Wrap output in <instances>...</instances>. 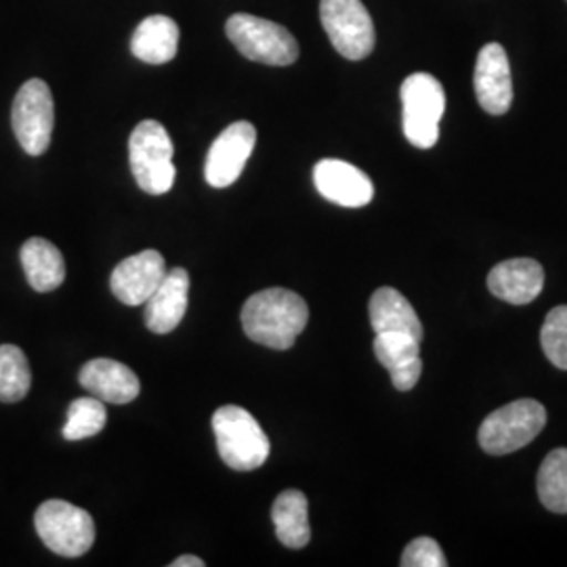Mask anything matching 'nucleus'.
I'll list each match as a JSON object with an SVG mask.
<instances>
[{
	"instance_id": "nucleus-6",
	"label": "nucleus",
	"mask_w": 567,
	"mask_h": 567,
	"mask_svg": "<svg viewBox=\"0 0 567 567\" xmlns=\"http://www.w3.org/2000/svg\"><path fill=\"white\" fill-rule=\"evenodd\" d=\"M225 32L246 60L265 65H290L299 60V42L276 21L236 13L225 23Z\"/></svg>"
},
{
	"instance_id": "nucleus-17",
	"label": "nucleus",
	"mask_w": 567,
	"mask_h": 567,
	"mask_svg": "<svg viewBox=\"0 0 567 567\" xmlns=\"http://www.w3.org/2000/svg\"><path fill=\"white\" fill-rule=\"evenodd\" d=\"M377 360L391 374V383L398 391L414 389L421 372V341L404 332H379L374 339Z\"/></svg>"
},
{
	"instance_id": "nucleus-20",
	"label": "nucleus",
	"mask_w": 567,
	"mask_h": 567,
	"mask_svg": "<svg viewBox=\"0 0 567 567\" xmlns=\"http://www.w3.org/2000/svg\"><path fill=\"white\" fill-rule=\"evenodd\" d=\"M21 265L25 278L37 292L58 290L65 280L63 255L55 244L44 238H30L21 246Z\"/></svg>"
},
{
	"instance_id": "nucleus-5",
	"label": "nucleus",
	"mask_w": 567,
	"mask_h": 567,
	"mask_svg": "<svg viewBox=\"0 0 567 567\" xmlns=\"http://www.w3.org/2000/svg\"><path fill=\"white\" fill-rule=\"evenodd\" d=\"M547 425V410L536 400H517L494 410L480 426V446L492 456L522 450Z\"/></svg>"
},
{
	"instance_id": "nucleus-3",
	"label": "nucleus",
	"mask_w": 567,
	"mask_h": 567,
	"mask_svg": "<svg viewBox=\"0 0 567 567\" xmlns=\"http://www.w3.org/2000/svg\"><path fill=\"white\" fill-rule=\"evenodd\" d=\"M175 145L158 121H143L128 142V163L137 185L145 194L163 196L171 192L177 168L173 164Z\"/></svg>"
},
{
	"instance_id": "nucleus-8",
	"label": "nucleus",
	"mask_w": 567,
	"mask_h": 567,
	"mask_svg": "<svg viewBox=\"0 0 567 567\" xmlns=\"http://www.w3.org/2000/svg\"><path fill=\"white\" fill-rule=\"evenodd\" d=\"M11 124L25 154L42 156L49 150L55 126V103L47 82L32 79L21 84L11 110Z\"/></svg>"
},
{
	"instance_id": "nucleus-1",
	"label": "nucleus",
	"mask_w": 567,
	"mask_h": 567,
	"mask_svg": "<svg viewBox=\"0 0 567 567\" xmlns=\"http://www.w3.org/2000/svg\"><path fill=\"white\" fill-rule=\"evenodd\" d=\"M309 322L303 297L286 288H267L252 295L243 307L246 337L269 349H290Z\"/></svg>"
},
{
	"instance_id": "nucleus-7",
	"label": "nucleus",
	"mask_w": 567,
	"mask_h": 567,
	"mask_svg": "<svg viewBox=\"0 0 567 567\" xmlns=\"http://www.w3.org/2000/svg\"><path fill=\"white\" fill-rule=\"evenodd\" d=\"M34 526L42 543L61 557H81L95 543V522L84 508L65 501L42 503Z\"/></svg>"
},
{
	"instance_id": "nucleus-25",
	"label": "nucleus",
	"mask_w": 567,
	"mask_h": 567,
	"mask_svg": "<svg viewBox=\"0 0 567 567\" xmlns=\"http://www.w3.org/2000/svg\"><path fill=\"white\" fill-rule=\"evenodd\" d=\"M540 343L550 364L567 370V305H559L548 311L540 330Z\"/></svg>"
},
{
	"instance_id": "nucleus-26",
	"label": "nucleus",
	"mask_w": 567,
	"mask_h": 567,
	"mask_svg": "<svg viewBox=\"0 0 567 567\" xmlns=\"http://www.w3.org/2000/svg\"><path fill=\"white\" fill-rule=\"evenodd\" d=\"M404 567H446V555L433 538H416L405 547L402 561Z\"/></svg>"
},
{
	"instance_id": "nucleus-14",
	"label": "nucleus",
	"mask_w": 567,
	"mask_h": 567,
	"mask_svg": "<svg viewBox=\"0 0 567 567\" xmlns=\"http://www.w3.org/2000/svg\"><path fill=\"white\" fill-rule=\"evenodd\" d=\"M79 379H81V385L93 398L102 400L105 404H131L142 391L137 374L128 365L110 358L86 362L82 365Z\"/></svg>"
},
{
	"instance_id": "nucleus-9",
	"label": "nucleus",
	"mask_w": 567,
	"mask_h": 567,
	"mask_svg": "<svg viewBox=\"0 0 567 567\" xmlns=\"http://www.w3.org/2000/svg\"><path fill=\"white\" fill-rule=\"evenodd\" d=\"M320 20L344 60H365L374 51L377 32L362 0H322Z\"/></svg>"
},
{
	"instance_id": "nucleus-11",
	"label": "nucleus",
	"mask_w": 567,
	"mask_h": 567,
	"mask_svg": "<svg viewBox=\"0 0 567 567\" xmlns=\"http://www.w3.org/2000/svg\"><path fill=\"white\" fill-rule=\"evenodd\" d=\"M475 95L477 102L492 116L507 114L513 103V79L507 51L498 42L486 44L475 63Z\"/></svg>"
},
{
	"instance_id": "nucleus-22",
	"label": "nucleus",
	"mask_w": 567,
	"mask_h": 567,
	"mask_svg": "<svg viewBox=\"0 0 567 567\" xmlns=\"http://www.w3.org/2000/svg\"><path fill=\"white\" fill-rule=\"evenodd\" d=\"M30 385L32 374L25 353L18 344H0V402H20L28 395Z\"/></svg>"
},
{
	"instance_id": "nucleus-24",
	"label": "nucleus",
	"mask_w": 567,
	"mask_h": 567,
	"mask_svg": "<svg viewBox=\"0 0 567 567\" xmlns=\"http://www.w3.org/2000/svg\"><path fill=\"white\" fill-rule=\"evenodd\" d=\"M107 423V410L97 398H79L68 408V421L63 425V440L81 442L93 437Z\"/></svg>"
},
{
	"instance_id": "nucleus-10",
	"label": "nucleus",
	"mask_w": 567,
	"mask_h": 567,
	"mask_svg": "<svg viewBox=\"0 0 567 567\" xmlns=\"http://www.w3.org/2000/svg\"><path fill=\"white\" fill-rule=\"evenodd\" d=\"M257 143V128L250 122L229 124L215 140L206 156L204 177L210 187L224 189L238 182Z\"/></svg>"
},
{
	"instance_id": "nucleus-2",
	"label": "nucleus",
	"mask_w": 567,
	"mask_h": 567,
	"mask_svg": "<svg viewBox=\"0 0 567 567\" xmlns=\"http://www.w3.org/2000/svg\"><path fill=\"white\" fill-rule=\"evenodd\" d=\"M217 450L225 465L234 471H255L269 456V437L257 419L240 405H221L213 416Z\"/></svg>"
},
{
	"instance_id": "nucleus-16",
	"label": "nucleus",
	"mask_w": 567,
	"mask_h": 567,
	"mask_svg": "<svg viewBox=\"0 0 567 567\" xmlns=\"http://www.w3.org/2000/svg\"><path fill=\"white\" fill-rule=\"evenodd\" d=\"M545 286V269L534 259H511L496 265L487 276L494 297L511 305L532 303Z\"/></svg>"
},
{
	"instance_id": "nucleus-19",
	"label": "nucleus",
	"mask_w": 567,
	"mask_h": 567,
	"mask_svg": "<svg viewBox=\"0 0 567 567\" xmlns=\"http://www.w3.org/2000/svg\"><path fill=\"white\" fill-rule=\"evenodd\" d=\"M370 324L374 332H404L414 339H423V324L414 307L395 288H379L370 299Z\"/></svg>"
},
{
	"instance_id": "nucleus-4",
	"label": "nucleus",
	"mask_w": 567,
	"mask_h": 567,
	"mask_svg": "<svg viewBox=\"0 0 567 567\" xmlns=\"http://www.w3.org/2000/svg\"><path fill=\"white\" fill-rule=\"evenodd\" d=\"M402 124L408 142L429 150L440 140V121L446 112V93L435 76L416 72L402 84Z\"/></svg>"
},
{
	"instance_id": "nucleus-13",
	"label": "nucleus",
	"mask_w": 567,
	"mask_h": 567,
	"mask_svg": "<svg viewBox=\"0 0 567 567\" xmlns=\"http://www.w3.org/2000/svg\"><path fill=\"white\" fill-rule=\"evenodd\" d=\"M313 183L326 200L347 208H360L374 198V185L370 177L344 161H320L313 168Z\"/></svg>"
},
{
	"instance_id": "nucleus-18",
	"label": "nucleus",
	"mask_w": 567,
	"mask_h": 567,
	"mask_svg": "<svg viewBox=\"0 0 567 567\" xmlns=\"http://www.w3.org/2000/svg\"><path fill=\"white\" fill-rule=\"evenodd\" d=\"M179 49V25L166 16H150L135 28L131 51L150 65H163L175 60Z\"/></svg>"
},
{
	"instance_id": "nucleus-15",
	"label": "nucleus",
	"mask_w": 567,
	"mask_h": 567,
	"mask_svg": "<svg viewBox=\"0 0 567 567\" xmlns=\"http://www.w3.org/2000/svg\"><path fill=\"white\" fill-rule=\"evenodd\" d=\"M189 299V274L183 267L166 271L161 286L145 301V324L156 334H168L182 324Z\"/></svg>"
},
{
	"instance_id": "nucleus-27",
	"label": "nucleus",
	"mask_w": 567,
	"mask_h": 567,
	"mask_svg": "<svg viewBox=\"0 0 567 567\" xmlns=\"http://www.w3.org/2000/svg\"><path fill=\"white\" fill-rule=\"evenodd\" d=\"M171 567H204V561L194 555H183V557H177Z\"/></svg>"
},
{
	"instance_id": "nucleus-21",
	"label": "nucleus",
	"mask_w": 567,
	"mask_h": 567,
	"mask_svg": "<svg viewBox=\"0 0 567 567\" xmlns=\"http://www.w3.org/2000/svg\"><path fill=\"white\" fill-rule=\"evenodd\" d=\"M271 519L276 526V536L284 547L303 548L311 540L309 503L301 489L282 492L274 503Z\"/></svg>"
},
{
	"instance_id": "nucleus-23",
	"label": "nucleus",
	"mask_w": 567,
	"mask_h": 567,
	"mask_svg": "<svg viewBox=\"0 0 567 567\" xmlns=\"http://www.w3.org/2000/svg\"><path fill=\"white\" fill-rule=\"evenodd\" d=\"M540 503L553 513H567V447L548 454L538 471Z\"/></svg>"
},
{
	"instance_id": "nucleus-12",
	"label": "nucleus",
	"mask_w": 567,
	"mask_h": 567,
	"mask_svg": "<svg viewBox=\"0 0 567 567\" xmlns=\"http://www.w3.org/2000/svg\"><path fill=\"white\" fill-rule=\"evenodd\" d=\"M166 276V264L158 250H143L116 265L110 286L114 297L124 305H143L161 286Z\"/></svg>"
}]
</instances>
